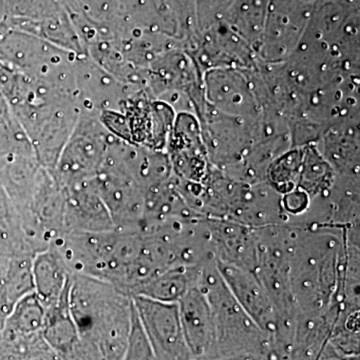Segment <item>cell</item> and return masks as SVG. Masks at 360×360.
Listing matches in <instances>:
<instances>
[{
    "instance_id": "5",
    "label": "cell",
    "mask_w": 360,
    "mask_h": 360,
    "mask_svg": "<svg viewBox=\"0 0 360 360\" xmlns=\"http://www.w3.org/2000/svg\"><path fill=\"white\" fill-rule=\"evenodd\" d=\"M134 304L155 360H193L182 329L179 304L134 296Z\"/></svg>"
},
{
    "instance_id": "4",
    "label": "cell",
    "mask_w": 360,
    "mask_h": 360,
    "mask_svg": "<svg viewBox=\"0 0 360 360\" xmlns=\"http://www.w3.org/2000/svg\"><path fill=\"white\" fill-rule=\"evenodd\" d=\"M257 245L255 274L259 279L276 314L272 341L290 352L297 309L291 291L290 258L291 229L288 224L253 229Z\"/></svg>"
},
{
    "instance_id": "21",
    "label": "cell",
    "mask_w": 360,
    "mask_h": 360,
    "mask_svg": "<svg viewBox=\"0 0 360 360\" xmlns=\"http://www.w3.org/2000/svg\"><path fill=\"white\" fill-rule=\"evenodd\" d=\"M262 355L241 354L229 355V356H212V355H202L195 357L193 360H260Z\"/></svg>"
},
{
    "instance_id": "3",
    "label": "cell",
    "mask_w": 360,
    "mask_h": 360,
    "mask_svg": "<svg viewBox=\"0 0 360 360\" xmlns=\"http://www.w3.org/2000/svg\"><path fill=\"white\" fill-rule=\"evenodd\" d=\"M198 285L206 295L212 314V348L205 355H262L270 338L246 314L220 274L214 259L201 269Z\"/></svg>"
},
{
    "instance_id": "14",
    "label": "cell",
    "mask_w": 360,
    "mask_h": 360,
    "mask_svg": "<svg viewBox=\"0 0 360 360\" xmlns=\"http://www.w3.org/2000/svg\"><path fill=\"white\" fill-rule=\"evenodd\" d=\"M205 265L170 267L153 277L137 295L161 302L177 303L187 291L198 285L201 269Z\"/></svg>"
},
{
    "instance_id": "23",
    "label": "cell",
    "mask_w": 360,
    "mask_h": 360,
    "mask_svg": "<svg viewBox=\"0 0 360 360\" xmlns=\"http://www.w3.org/2000/svg\"><path fill=\"white\" fill-rule=\"evenodd\" d=\"M7 232L2 231L1 229H0V236H4V234H6Z\"/></svg>"
},
{
    "instance_id": "15",
    "label": "cell",
    "mask_w": 360,
    "mask_h": 360,
    "mask_svg": "<svg viewBox=\"0 0 360 360\" xmlns=\"http://www.w3.org/2000/svg\"><path fill=\"white\" fill-rule=\"evenodd\" d=\"M44 319V307L33 291L14 305L0 335L6 338H20L41 333Z\"/></svg>"
},
{
    "instance_id": "6",
    "label": "cell",
    "mask_w": 360,
    "mask_h": 360,
    "mask_svg": "<svg viewBox=\"0 0 360 360\" xmlns=\"http://www.w3.org/2000/svg\"><path fill=\"white\" fill-rule=\"evenodd\" d=\"M210 248L217 264L231 265L255 274L257 245L253 229L220 219H207Z\"/></svg>"
},
{
    "instance_id": "22",
    "label": "cell",
    "mask_w": 360,
    "mask_h": 360,
    "mask_svg": "<svg viewBox=\"0 0 360 360\" xmlns=\"http://www.w3.org/2000/svg\"><path fill=\"white\" fill-rule=\"evenodd\" d=\"M347 360H359V355H354V356L347 357Z\"/></svg>"
},
{
    "instance_id": "10",
    "label": "cell",
    "mask_w": 360,
    "mask_h": 360,
    "mask_svg": "<svg viewBox=\"0 0 360 360\" xmlns=\"http://www.w3.org/2000/svg\"><path fill=\"white\" fill-rule=\"evenodd\" d=\"M180 321L194 359L208 354L212 345L213 323L210 303L200 286H193L179 302Z\"/></svg>"
},
{
    "instance_id": "9",
    "label": "cell",
    "mask_w": 360,
    "mask_h": 360,
    "mask_svg": "<svg viewBox=\"0 0 360 360\" xmlns=\"http://www.w3.org/2000/svg\"><path fill=\"white\" fill-rule=\"evenodd\" d=\"M340 314V305L322 310L297 312L291 340L290 360H316L330 338Z\"/></svg>"
},
{
    "instance_id": "20",
    "label": "cell",
    "mask_w": 360,
    "mask_h": 360,
    "mask_svg": "<svg viewBox=\"0 0 360 360\" xmlns=\"http://www.w3.org/2000/svg\"><path fill=\"white\" fill-rule=\"evenodd\" d=\"M316 360H347V357L340 354L330 342L326 343Z\"/></svg>"
},
{
    "instance_id": "19",
    "label": "cell",
    "mask_w": 360,
    "mask_h": 360,
    "mask_svg": "<svg viewBox=\"0 0 360 360\" xmlns=\"http://www.w3.org/2000/svg\"><path fill=\"white\" fill-rule=\"evenodd\" d=\"M260 360H290V352L285 348L270 340L269 347L262 354Z\"/></svg>"
},
{
    "instance_id": "7",
    "label": "cell",
    "mask_w": 360,
    "mask_h": 360,
    "mask_svg": "<svg viewBox=\"0 0 360 360\" xmlns=\"http://www.w3.org/2000/svg\"><path fill=\"white\" fill-rule=\"evenodd\" d=\"M222 278L240 307L255 324L274 338L276 330V314L264 286L253 272L217 264Z\"/></svg>"
},
{
    "instance_id": "12",
    "label": "cell",
    "mask_w": 360,
    "mask_h": 360,
    "mask_svg": "<svg viewBox=\"0 0 360 360\" xmlns=\"http://www.w3.org/2000/svg\"><path fill=\"white\" fill-rule=\"evenodd\" d=\"M70 288L58 303L45 309L41 330L47 345L63 360L75 359L80 345L79 335L70 311Z\"/></svg>"
},
{
    "instance_id": "18",
    "label": "cell",
    "mask_w": 360,
    "mask_h": 360,
    "mask_svg": "<svg viewBox=\"0 0 360 360\" xmlns=\"http://www.w3.org/2000/svg\"><path fill=\"white\" fill-rule=\"evenodd\" d=\"M13 253V243L8 233L0 236V283L8 269Z\"/></svg>"
},
{
    "instance_id": "11",
    "label": "cell",
    "mask_w": 360,
    "mask_h": 360,
    "mask_svg": "<svg viewBox=\"0 0 360 360\" xmlns=\"http://www.w3.org/2000/svg\"><path fill=\"white\" fill-rule=\"evenodd\" d=\"M32 276L34 293L45 309L58 302L72 279L65 260L52 246L33 257Z\"/></svg>"
},
{
    "instance_id": "8",
    "label": "cell",
    "mask_w": 360,
    "mask_h": 360,
    "mask_svg": "<svg viewBox=\"0 0 360 360\" xmlns=\"http://www.w3.org/2000/svg\"><path fill=\"white\" fill-rule=\"evenodd\" d=\"M63 189L65 198V233L115 229L110 212L94 186V179Z\"/></svg>"
},
{
    "instance_id": "13",
    "label": "cell",
    "mask_w": 360,
    "mask_h": 360,
    "mask_svg": "<svg viewBox=\"0 0 360 360\" xmlns=\"http://www.w3.org/2000/svg\"><path fill=\"white\" fill-rule=\"evenodd\" d=\"M33 257L34 255L30 251L18 248L13 243V257L0 283V314L4 319L21 298L34 291Z\"/></svg>"
},
{
    "instance_id": "2",
    "label": "cell",
    "mask_w": 360,
    "mask_h": 360,
    "mask_svg": "<svg viewBox=\"0 0 360 360\" xmlns=\"http://www.w3.org/2000/svg\"><path fill=\"white\" fill-rule=\"evenodd\" d=\"M70 307L80 340L96 345L106 360H122L131 328L132 296L101 279L72 274Z\"/></svg>"
},
{
    "instance_id": "17",
    "label": "cell",
    "mask_w": 360,
    "mask_h": 360,
    "mask_svg": "<svg viewBox=\"0 0 360 360\" xmlns=\"http://www.w3.org/2000/svg\"><path fill=\"white\" fill-rule=\"evenodd\" d=\"M122 360H155L153 348L144 333L136 309H132L131 328Z\"/></svg>"
},
{
    "instance_id": "1",
    "label": "cell",
    "mask_w": 360,
    "mask_h": 360,
    "mask_svg": "<svg viewBox=\"0 0 360 360\" xmlns=\"http://www.w3.org/2000/svg\"><path fill=\"white\" fill-rule=\"evenodd\" d=\"M288 225L290 286L297 312L338 304L345 274L347 227Z\"/></svg>"
},
{
    "instance_id": "16",
    "label": "cell",
    "mask_w": 360,
    "mask_h": 360,
    "mask_svg": "<svg viewBox=\"0 0 360 360\" xmlns=\"http://www.w3.org/2000/svg\"><path fill=\"white\" fill-rule=\"evenodd\" d=\"M302 158V150L288 151L278 156L267 168L265 181L281 195L295 191L300 181Z\"/></svg>"
}]
</instances>
